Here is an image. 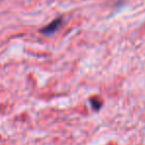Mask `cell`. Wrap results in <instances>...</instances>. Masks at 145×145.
I'll list each match as a JSON object with an SVG mask.
<instances>
[{
  "label": "cell",
  "instance_id": "6da1fadb",
  "mask_svg": "<svg viewBox=\"0 0 145 145\" xmlns=\"http://www.w3.org/2000/svg\"><path fill=\"white\" fill-rule=\"evenodd\" d=\"M61 25H62V18L59 17V18L55 19L54 21H52V22H51L49 25H47L46 27H44V28L41 30V33L44 34V35H46V36L52 35V34H54V33L56 32L59 28H60Z\"/></svg>",
  "mask_w": 145,
  "mask_h": 145
}]
</instances>
